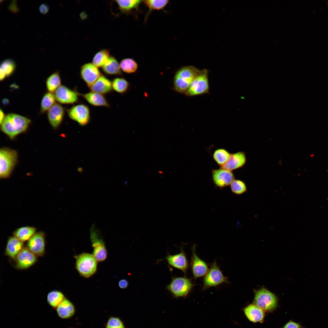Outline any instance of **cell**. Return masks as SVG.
<instances>
[{"mask_svg":"<svg viewBox=\"0 0 328 328\" xmlns=\"http://www.w3.org/2000/svg\"><path fill=\"white\" fill-rule=\"evenodd\" d=\"M203 281V290L211 287L217 286L223 283L229 282L228 278L223 275L216 261L212 264L210 268L204 276Z\"/></svg>","mask_w":328,"mask_h":328,"instance_id":"ba28073f","label":"cell"},{"mask_svg":"<svg viewBox=\"0 0 328 328\" xmlns=\"http://www.w3.org/2000/svg\"><path fill=\"white\" fill-rule=\"evenodd\" d=\"M18 154L15 150L4 147L0 151V177L6 179L11 175L16 165Z\"/></svg>","mask_w":328,"mask_h":328,"instance_id":"3957f363","label":"cell"},{"mask_svg":"<svg viewBox=\"0 0 328 328\" xmlns=\"http://www.w3.org/2000/svg\"><path fill=\"white\" fill-rule=\"evenodd\" d=\"M128 281L125 279H121L118 282V285L119 287L122 289H126L128 287Z\"/></svg>","mask_w":328,"mask_h":328,"instance_id":"60d3db41","label":"cell"},{"mask_svg":"<svg viewBox=\"0 0 328 328\" xmlns=\"http://www.w3.org/2000/svg\"><path fill=\"white\" fill-rule=\"evenodd\" d=\"M230 186L232 192L236 195H241L247 191V187L245 183L240 180L234 179Z\"/></svg>","mask_w":328,"mask_h":328,"instance_id":"8d00e7d4","label":"cell"},{"mask_svg":"<svg viewBox=\"0 0 328 328\" xmlns=\"http://www.w3.org/2000/svg\"><path fill=\"white\" fill-rule=\"evenodd\" d=\"M208 71L207 69L200 70L192 82L185 94L192 97L207 94L209 91Z\"/></svg>","mask_w":328,"mask_h":328,"instance_id":"8992f818","label":"cell"},{"mask_svg":"<svg viewBox=\"0 0 328 328\" xmlns=\"http://www.w3.org/2000/svg\"><path fill=\"white\" fill-rule=\"evenodd\" d=\"M113 90L115 92L124 94L127 92L130 87L129 83L124 78L116 77L111 81Z\"/></svg>","mask_w":328,"mask_h":328,"instance_id":"1f68e13d","label":"cell"},{"mask_svg":"<svg viewBox=\"0 0 328 328\" xmlns=\"http://www.w3.org/2000/svg\"><path fill=\"white\" fill-rule=\"evenodd\" d=\"M16 68L15 62L12 59H6L1 63L0 67V81H2L11 76Z\"/></svg>","mask_w":328,"mask_h":328,"instance_id":"d4e9b609","label":"cell"},{"mask_svg":"<svg viewBox=\"0 0 328 328\" xmlns=\"http://www.w3.org/2000/svg\"><path fill=\"white\" fill-rule=\"evenodd\" d=\"M46 85L47 91L54 93L62 85L61 78L59 71L53 72L46 78Z\"/></svg>","mask_w":328,"mask_h":328,"instance_id":"83f0119b","label":"cell"},{"mask_svg":"<svg viewBox=\"0 0 328 328\" xmlns=\"http://www.w3.org/2000/svg\"><path fill=\"white\" fill-rule=\"evenodd\" d=\"M200 71L193 66H184L179 68L176 72L173 79L174 90L185 94Z\"/></svg>","mask_w":328,"mask_h":328,"instance_id":"7a4b0ae2","label":"cell"},{"mask_svg":"<svg viewBox=\"0 0 328 328\" xmlns=\"http://www.w3.org/2000/svg\"><path fill=\"white\" fill-rule=\"evenodd\" d=\"M65 299L62 292L56 290L50 292L47 296L48 303L54 308L56 309Z\"/></svg>","mask_w":328,"mask_h":328,"instance_id":"836d02e7","label":"cell"},{"mask_svg":"<svg viewBox=\"0 0 328 328\" xmlns=\"http://www.w3.org/2000/svg\"><path fill=\"white\" fill-rule=\"evenodd\" d=\"M65 112V108L61 104L57 103H56L47 111L48 119L53 129L57 128L62 123Z\"/></svg>","mask_w":328,"mask_h":328,"instance_id":"2e32d148","label":"cell"},{"mask_svg":"<svg viewBox=\"0 0 328 328\" xmlns=\"http://www.w3.org/2000/svg\"><path fill=\"white\" fill-rule=\"evenodd\" d=\"M170 265L179 269L186 274L189 268V263L186 255L182 248L180 253L174 255H168L164 258Z\"/></svg>","mask_w":328,"mask_h":328,"instance_id":"e0dca14e","label":"cell"},{"mask_svg":"<svg viewBox=\"0 0 328 328\" xmlns=\"http://www.w3.org/2000/svg\"><path fill=\"white\" fill-rule=\"evenodd\" d=\"M301 325L295 322L290 321L286 323L283 328H301Z\"/></svg>","mask_w":328,"mask_h":328,"instance_id":"ab89813d","label":"cell"},{"mask_svg":"<svg viewBox=\"0 0 328 328\" xmlns=\"http://www.w3.org/2000/svg\"><path fill=\"white\" fill-rule=\"evenodd\" d=\"M121 12L131 13L134 11L139 10V6L143 1L139 0H116Z\"/></svg>","mask_w":328,"mask_h":328,"instance_id":"4316f807","label":"cell"},{"mask_svg":"<svg viewBox=\"0 0 328 328\" xmlns=\"http://www.w3.org/2000/svg\"><path fill=\"white\" fill-rule=\"evenodd\" d=\"M121 70L128 74L135 73L138 68V65L136 61L131 58H126L122 59L120 63Z\"/></svg>","mask_w":328,"mask_h":328,"instance_id":"d6a6232c","label":"cell"},{"mask_svg":"<svg viewBox=\"0 0 328 328\" xmlns=\"http://www.w3.org/2000/svg\"><path fill=\"white\" fill-rule=\"evenodd\" d=\"M227 151L224 149H219L214 152L213 157L214 159L220 167L227 162L231 155Z\"/></svg>","mask_w":328,"mask_h":328,"instance_id":"e575fe53","label":"cell"},{"mask_svg":"<svg viewBox=\"0 0 328 328\" xmlns=\"http://www.w3.org/2000/svg\"><path fill=\"white\" fill-rule=\"evenodd\" d=\"M106 328H125L121 320L118 318L111 317L108 320Z\"/></svg>","mask_w":328,"mask_h":328,"instance_id":"74e56055","label":"cell"},{"mask_svg":"<svg viewBox=\"0 0 328 328\" xmlns=\"http://www.w3.org/2000/svg\"><path fill=\"white\" fill-rule=\"evenodd\" d=\"M255 292L254 304L267 312L273 311L276 308L278 300L274 294L264 288L256 290Z\"/></svg>","mask_w":328,"mask_h":328,"instance_id":"5b68a950","label":"cell"},{"mask_svg":"<svg viewBox=\"0 0 328 328\" xmlns=\"http://www.w3.org/2000/svg\"><path fill=\"white\" fill-rule=\"evenodd\" d=\"M99 231L92 226L90 230V238L93 248V255L98 261H102L107 257V252L104 243L100 236Z\"/></svg>","mask_w":328,"mask_h":328,"instance_id":"9c48e42d","label":"cell"},{"mask_svg":"<svg viewBox=\"0 0 328 328\" xmlns=\"http://www.w3.org/2000/svg\"><path fill=\"white\" fill-rule=\"evenodd\" d=\"M68 115L71 119L81 125L87 124L90 119V111L88 107L83 104L74 105L67 110Z\"/></svg>","mask_w":328,"mask_h":328,"instance_id":"30bf717a","label":"cell"},{"mask_svg":"<svg viewBox=\"0 0 328 328\" xmlns=\"http://www.w3.org/2000/svg\"><path fill=\"white\" fill-rule=\"evenodd\" d=\"M23 242L14 236L10 237L8 240L5 253L12 258H15L23 248Z\"/></svg>","mask_w":328,"mask_h":328,"instance_id":"7402d4cb","label":"cell"},{"mask_svg":"<svg viewBox=\"0 0 328 328\" xmlns=\"http://www.w3.org/2000/svg\"><path fill=\"white\" fill-rule=\"evenodd\" d=\"M45 235L44 232L35 233L28 240V248L36 255L42 256L44 253Z\"/></svg>","mask_w":328,"mask_h":328,"instance_id":"9a60e30c","label":"cell"},{"mask_svg":"<svg viewBox=\"0 0 328 328\" xmlns=\"http://www.w3.org/2000/svg\"><path fill=\"white\" fill-rule=\"evenodd\" d=\"M143 2L148 9V11L145 15L144 20L145 22V23L149 15L152 11L163 10L169 3V1L168 0H146L143 1Z\"/></svg>","mask_w":328,"mask_h":328,"instance_id":"f1b7e54d","label":"cell"},{"mask_svg":"<svg viewBox=\"0 0 328 328\" xmlns=\"http://www.w3.org/2000/svg\"><path fill=\"white\" fill-rule=\"evenodd\" d=\"M110 57L109 52L105 49L102 50L95 55L92 63L98 68L102 67Z\"/></svg>","mask_w":328,"mask_h":328,"instance_id":"d590c367","label":"cell"},{"mask_svg":"<svg viewBox=\"0 0 328 328\" xmlns=\"http://www.w3.org/2000/svg\"><path fill=\"white\" fill-rule=\"evenodd\" d=\"M193 286L191 279L185 276L173 277L166 288L175 297H185Z\"/></svg>","mask_w":328,"mask_h":328,"instance_id":"52a82bcc","label":"cell"},{"mask_svg":"<svg viewBox=\"0 0 328 328\" xmlns=\"http://www.w3.org/2000/svg\"><path fill=\"white\" fill-rule=\"evenodd\" d=\"M15 258L17 267L21 269L30 267L37 260L36 255L28 248H23Z\"/></svg>","mask_w":328,"mask_h":328,"instance_id":"ac0fdd59","label":"cell"},{"mask_svg":"<svg viewBox=\"0 0 328 328\" xmlns=\"http://www.w3.org/2000/svg\"><path fill=\"white\" fill-rule=\"evenodd\" d=\"M75 258L76 269L82 276L88 278L96 272L97 261L92 254L83 253Z\"/></svg>","mask_w":328,"mask_h":328,"instance_id":"277c9868","label":"cell"},{"mask_svg":"<svg viewBox=\"0 0 328 328\" xmlns=\"http://www.w3.org/2000/svg\"><path fill=\"white\" fill-rule=\"evenodd\" d=\"M244 311L248 319L254 323L262 320L265 316L264 311L254 304L247 306Z\"/></svg>","mask_w":328,"mask_h":328,"instance_id":"603a6c76","label":"cell"},{"mask_svg":"<svg viewBox=\"0 0 328 328\" xmlns=\"http://www.w3.org/2000/svg\"><path fill=\"white\" fill-rule=\"evenodd\" d=\"M245 153L241 151L231 154L229 158L221 168L232 171L242 167L245 163Z\"/></svg>","mask_w":328,"mask_h":328,"instance_id":"d6986e66","label":"cell"},{"mask_svg":"<svg viewBox=\"0 0 328 328\" xmlns=\"http://www.w3.org/2000/svg\"><path fill=\"white\" fill-rule=\"evenodd\" d=\"M56 101L59 104H73L79 101V93L61 85L54 93Z\"/></svg>","mask_w":328,"mask_h":328,"instance_id":"8fae6325","label":"cell"},{"mask_svg":"<svg viewBox=\"0 0 328 328\" xmlns=\"http://www.w3.org/2000/svg\"><path fill=\"white\" fill-rule=\"evenodd\" d=\"M89 87L91 91L103 95L109 94L113 90L111 81L102 74Z\"/></svg>","mask_w":328,"mask_h":328,"instance_id":"ffe728a7","label":"cell"},{"mask_svg":"<svg viewBox=\"0 0 328 328\" xmlns=\"http://www.w3.org/2000/svg\"><path fill=\"white\" fill-rule=\"evenodd\" d=\"M212 174L214 183L217 187L220 188L230 186L235 179L232 171L221 167L219 169H212Z\"/></svg>","mask_w":328,"mask_h":328,"instance_id":"7c38bea8","label":"cell"},{"mask_svg":"<svg viewBox=\"0 0 328 328\" xmlns=\"http://www.w3.org/2000/svg\"><path fill=\"white\" fill-rule=\"evenodd\" d=\"M54 93L47 91L43 95L41 102L40 113L43 114L50 110L56 103Z\"/></svg>","mask_w":328,"mask_h":328,"instance_id":"f546056e","label":"cell"},{"mask_svg":"<svg viewBox=\"0 0 328 328\" xmlns=\"http://www.w3.org/2000/svg\"></svg>","mask_w":328,"mask_h":328,"instance_id":"7bdbcfd3","label":"cell"},{"mask_svg":"<svg viewBox=\"0 0 328 328\" xmlns=\"http://www.w3.org/2000/svg\"><path fill=\"white\" fill-rule=\"evenodd\" d=\"M79 95L93 106L107 108H110L111 107L106 98L102 94L91 91L85 94L79 93Z\"/></svg>","mask_w":328,"mask_h":328,"instance_id":"44dd1931","label":"cell"},{"mask_svg":"<svg viewBox=\"0 0 328 328\" xmlns=\"http://www.w3.org/2000/svg\"><path fill=\"white\" fill-rule=\"evenodd\" d=\"M58 316L63 319L69 318L74 314L75 308L73 303L68 299H65L56 309Z\"/></svg>","mask_w":328,"mask_h":328,"instance_id":"cb8c5ba5","label":"cell"},{"mask_svg":"<svg viewBox=\"0 0 328 328\" xmlns=\"http://www.w3.org/2000/svg\"><path fill=\"white\" fill-rule=\"evenodd\" d=\"M50 7L49 5L45 3L42 4L39 7V12L44 15L47 14L48 13Z\"/></svg>","mask_w":328,"mask_h":328,"instance_id":"f35d334b","label":"cell"},{"mask_svg":"<svg viewBox=\"0 0 328 328\" xmlns=\"http://www.w3.org/2000/svg\"><path fill=\"white\" fill-rule=\"evenodd\" d=\"M103 72L106 74L110 75H121L122 74L120 64L117 60L113 56H110L102 67Z\"/></svg>","mask_w":328,"mask_h":328,"instance_id":"484cf974","label":"cell"},{"mask_svg":"<svg viewBox=\"0 0 328 328\" xmlns=\"http://www.w3.org/2000/svg\"><path fill=\"white\" fill-rule=\"evenodd\" d=\"M31 122V120L22 115L13 113H9L1 125V130L11 139L27 131Z\"/></svg>","mask_w":328,"mask_h":328,"instance_id":"6da1fadb","label":"cell"},{"mask_svg":"<svg viewBox=\"0 0 328 328\" xmlns=\"http://www.w3.org/2000/svg\"><path fill=\"white\" fill-rule=\"evenodd\" d=\"M36 229L32 227H23L17 229L13 233L14 237L24 242L29 240L36 233Z\"/></svg>","mask_w":328,"mask_h":328,"instance_id":"4dcf8cb0","label":"cell"},{"mask_svg":"<svg viewBox=\"0 0 328 328\" xmlns=\"http://www.w3.org/2000/svg\"><path fill=\"white\" fill-rule=\"evenodd\" d=\"M80 73L81 77L88 87L102 74L98 68L91 63L83 64L81 67Z\"/></svg>","mask_w":328,"mask_h":328,"instance_id":"4fadbf2b","label":"cell"},{"mask_svg":"<svg viewBox=\"0 0 328 328\" xmlns=\"http://www.w3.org/2000/svg\"><path fill=\"white\" fill-rule=\"evenodd\" d=\"M195 248L196 245L194 244L192 248V255L190 265L193 277L196 279L205 276L209 269L207 263L196 255Z\"/></svg>","mask_w":328,"mask_h":328,"instance_id":"5bb4252c","label":"cell"},{"mask_svg":"<svg viewBox=\"0 0 328 328\" xmlns=\"http://www.w3.org/2000/svg\"><path fill=\"white\" fill-rule=\"evenodd\" d=\"M6 115H5L3 110L1 109H0V124L2 123L5 119Z\"/></svg>","mask_w":328,"mask_h":328,"instance_id":"b9f144b4","label":"cell"}]
</instances>
